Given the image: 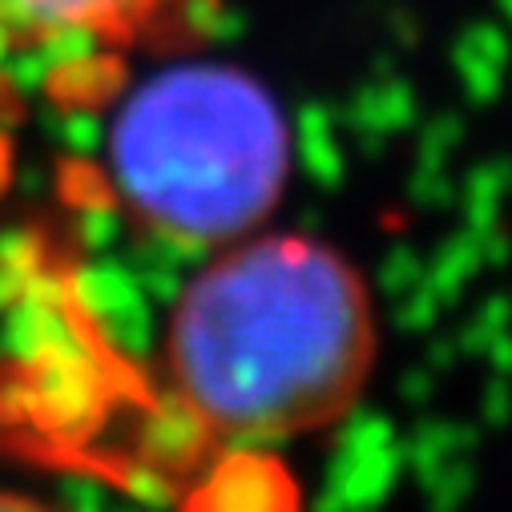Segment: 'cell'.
<instances>
[{"instance_id": "obj_1", "label": "cell", "mask_w": 512, "mask_h": 512, "mask_svg": "<svg viewBox=\"0 0 512 512\" xmlns=\"http://www.w3.org/2000/svg\"><path fill=\"white\" fill-rule=\"evenodd\" d=\"M379 355L371 287L311 234H246L182 287L166 375L202 432L279 444L327 432L363 400Z\"/></svg>"}, {"instance_id": "obj_4", "label": "cell", "mask_w": 512, "mask_h": 512, "mask_svg": "<svg viewBox=\"0 0 512 512\" xmlns=\"http://www.w3.org/2000/svg\"><path fill=\"white\" fill-rule=\"evenodd\" d=\"M0 512H65L53 500H41L33 492H17V488H0Z\"/></svg>"}, {"instance_id": "obj_3", "label": "cell", "mask_w": 512, "mask_h": 512, "mask_svg": "<svg viewBox=\"0 0 512 512\" xmlns=\"http://www.w3.org/2000/svg\"><path fill=\"white\" fill-rule=\"evenodd\" d=\"M218 17L222 0H0V53H186Z\"/></svg>"}, {"instance_id": "obj_2", "label": "cell", "mask_w": 512, "mask_h": 512, "mask_svg": "<svg viewBox=\"0 0 512 512\" xmlns=\"http://www.w3.org/2000/svg\"><path fill=\"white\" fill-rule=\"evenodd\" d=\"M109 186L138 230L182 250H222L279 206L291 130L250 73L182 61L142 81L113 117Z\"/></svg>"}]
</instances>
